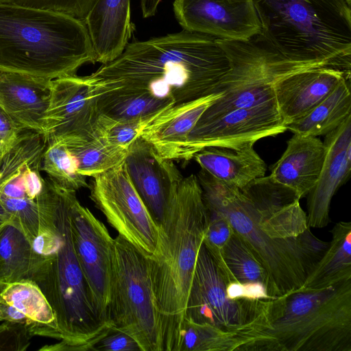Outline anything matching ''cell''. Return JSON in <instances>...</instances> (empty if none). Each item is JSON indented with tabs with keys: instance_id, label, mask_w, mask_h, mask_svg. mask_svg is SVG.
<instances>
[{
	"instance_id": "6da1fadb",
	"label": "cell",
	"mask_w": 351,
	"mask_h": 351,
	"mask_svg": "<svg viewBox=\"0 0 351 351\" xmlns=\"http://www.w3.org/2000/svg\"><path fill=\"white\" fill-rule=\"evenodd\" d=\"M206 208L225 217L265 269L275 299L302 288L329 242L316 237L300 199L269 176L242 189L201 169Z\"/></svg>"
},
{
	"instance_id": "7a4b0ae2",
	"label": "cell",
	"mask_w": 351,
	"mask_h": 351,
	"mask_svg": "<svg viewBox=\"0 0 351 351\" xmlns=\"http://www.w3.org/2000/svg\"><path fill=\"white\" fill-rule=\"evenodd\" d=\"M229 68L217 38L182 29L129 43L116 59L84 77L97 90H146L178 105L215 93Z\"/></svg>"
},
{
	"instance_id": "3957f363",
	"label": "cell",
	"mask_w": 351,
	"mask_h": 351,
	"mask_svg": "<svg viewBox=\"0 0 351 351\" xmlns=\"http://www.w3.org/2000/svg\"><path fill=\"white\" fill-rule=\"evenodd\" d=\"M206 225L202 188L197 176L191 174L173 195L158 225L156 250L147 257L160 351H176Z\"/></svg>"
},
{
	"instance_id": "277c9868",
	"label": "cell",
	"mask_w": 351,
	"mask_h": 351,
	"mask_svg": "<svg viewBox=\"0 0 351 351\" xmlns=\"http://www.w3.org/2000/svg\"><path fill=\"white\" fill-rule=\"evenodd\" d=\"M88 62L95 56L84 21L0 3V71L54 80L76 75Z\"/></svg>"
},
{
	"instance_id": "5b68a950",
	"label": "cell",
	"mask_w": 351,
	"mask_h": 351,
	"mask_svg": "<svg viewBox=\"0 0 351 351\" xmlns=\"http://www.w3.org/2000/svg\"><path fill=\"white\" fill-rule=\"evenodd\" d=\"M53 186L54 221L60 241L51 254L43 256L32 280L51 306L62 338L60 342L40 350H91L111 325L96 303L73 248L71 210L76 191L55 182Z\"/></svg>"
},
{
	"instance_id": "8992f818",
	"label": "cell",
	"mask_w": 351,
	"mask_h": 351,
	"mask_svg": "<svg viewBox=\"0 0 351 351\" xmlns=\"http://www.w3.org/2000/svg\"><path fill=\"white\" fill-rule=\"evenodd\" d=\"M261 36L283 56L350 72L351 0H252Z\"/></svg>"
},
{
	"instance_id": "52a82bcc",
	"label": "cell",
	"mask_w": 351,
	"mask_h": 351,
	"mask_svg": "<svg viewBox=\"0 0 351 351\" xmlns=\"http://www.w3.org/2000/svg\"><path fill=\"white\" fill-rule=\"evenodd\" d=\"M256 351H351V280L272 300Z\"/></svg>"
},
{
	"instance_id": "ba28073f",
	"label": "cell",
	"mask_w": 351,
	"mask_h": 351,
	"mask_svg": "<svg viewBox=\"0 0 351 351\" xmlns=\"http://www.w3.org/2000/svg\"><path fill=\"white\" fill-rule=\"evenodd\" d=\"M229 60V70L215 93H222L197 123L219 117L235 109L260 105L275 99L274 85L293 73L324 64L293 60L258 34L247 40L218 39Z\"/></svg>"
},
{
	"instance_id": "9c48e42d",
	"label": "cell",
	"mask_w": 351,
	"mask_h": 351,
	"mask_svg": "<svg viewBox=\"0 0 351 351\" xmlns=\"http://www.w3.org/2000/svg\"><path fill=\"white\" fill-rule=\"evenodd\" d=\"M45 147L40 134L25 130L0 166V220L16 225L32 244L40 232L55 227L54 191L40 173Z\"/></svg>"
},
{
	"instance_id": "30bf717a",
	"label": "cell",
	"mask_w": 351,
	"mask_h": 351,
	"mask_svg": "<svg viewBox=\"0 0 351 351\" xmlns=\"http://www.w3.org/2000/svg\"><path fill=\"white\" fill-rule=\"evenodd\" d=\"M272 299H230L226 283L202 243L189 289L185 317L237 334L242 351H252L270 324Z\"/></svg>"
},
{
	"instance_id": "8fae6325",
	"label": "cell",
	"mask_w": 351,
	"mask_h": 351,
	"mask_svg": "<svg viewBox=\"0 0 351 351\" xmlns=\"http://www.w3.org/2000/svg\"><path fill=\"white\" fill-rule=\"evenodd\" d=\"M114 243L109 322L135 339L142 351H160L147 257L119 234Z\"/></svg>"
},
{
	"instance_id": "7c38bea8",
	"label": "cell",
	"mask_w": 351,
	"mask_h": 351,
	"mask_svg": "<svg viewBox=\"0 0 351 351\" xmlns=\"http://www.w3.org/2000/svg\"><path fill=\"white\" fill-rule=\"evenodd\" d=\"M90 197L120 236L147 257L155 252L159 226L128 176L123 161L93 178Z\"/></svg>"
},
{
	"instance_id": "4fadbf2b",
	"label": "cell",
	"mask_w": 351,
	"mask_h": 351,
	"mask_svg": "<svg viewBox=\"0 0 351 351\" xmlns=\"http://www.w3.org/2000/svg\"><path fill=\"white\" fill-rule=\"evenodd\" d=\"M287 130L275 99L260 105L235 109L195 125L189 136L186 160L193 159L197 152L207 147L237 148Z\"/></svg>"
},
{
	"instance_id": "5bb4252c",
	"label": "cell",
	"mask_w": 351,
	"mask_h": 351,
	"mask_svg": "<svg viewBox=\"0 0 351 351\" xmlns=\"http://www.w3.org/2000/svg\"><path fill=\"white\" fill-rule=\"evenodd\" d=\"M71 229L78 263L99 310L108 320L114 239L104 224L83 206L77 197L71 206Z\"/></svg>"
},
{
	"instance_id": "9a60e30c",
	"label": "cell",
	"mask_w": 351,
	"mask_h": 351,
	"mask_svg": "<svg viewBox=\"0 0 351 351\" xmlns=\"http://www.w3.org/2000/svg\"><path fill=\"white\" fill-rule=\"evenodd\" d=\"M183 29L227 40H247L261 32L252 0H175Z\"/></svg>"
},
{
	"instance_id": "2e32d148",
	"label": "cell",
	"mask_w": 351,
	"mask_h": 351,
	"mask_svg": "<svg viewBox=\"0 0 351 351\" xmlns=\"http://www.w3.org/2000/svg\"><path fill=\"white\" fill-rule=\"evenodd\" d=\"M99 114L96 95L84 76L52 80L43 135L45 142L96 135Z\"/></svg>"
},
{
	"instance_id": "e0dca14e",
	"label": "cell",
	"mask_w": 351,
	"mask_h": 351,
	"mask_svg": "<svg viewBox=\"0 0 351 351\" xmlns=\"http://www.w3.org/2000/svg\"><path fill=\"white\" fill-rule=\"evenodd\" d=\"M124 162L133 186L159 225L184 177L173 160L160 157L141 136L130 145Z\"/></svg>"
},
{
	"instance_id": "ac0fdd59",
	"label": "cell",
	"mask_w": 351,
	"mask_h": 351,
	"mask_svg": "<svg viewBox=\"0 0 351 351\" xmlns=\"http://www.w3.org/2000/svg\"><path fill=\"white\" fill-rule=\"evenodd\" d=\"M326 155L318 180L307 195V220L311 228H322L330 222V206L337 191L351 173V115L325 135Z\"/></svg>"
},
{
	"instance_id": "d6986e66",
	"label": "cell",
	"mask_w": 351,
	"mask_h": 351,
	"mask_svg": "<svg viewBox=\"0 0 351 351\" xmlns=\"http://www.w3.org/2000/svg\"><path fill=\"white\" fill-rule=\"evenodd\" d=\"M347 78H350V72L319 67L278 81L274 87L275 100L286 125L305 116Z\"/></svg>"
},
{
	"instance_id": "ffe728a7",
	"label": "cell",
	"mask_w": 351,
	"mask_h": 351,
	"mask_svg": "<svg viewBox=\"0 0 351 351\" xmlns=\"http://www.w3.org/2000/svg\"><path fill=\"white\" fill-rule=\"evenodd\" d=\"M221 95V92L213 93L167 109L145 125L140 136L148 141L160 157L187 161L191 132L204 111Z\"/></svg>"
},
{
	"instance_id": "44dd1931",
	"label": "cell",
	"mask_w": 351,
	"mask_h": 351,
	"mask_svg": "<svg viewBox=\"0 0 351 351\" xmlns=\"http://www.w3.org/2000/svg\"><path fill=\"white\" fill-rule=\"evenodd\" d=\"M51 81L0 71V107L24 130L43 136Z\"/></svg>"
},
{
	"instance_id": "7402d4cb",
	"label": "cell",
	"mask_w": 351,
	"mask_h": 351,
	"mask_svg": "<svg viewBox=\"0 0 351 351\" xmlns=\"http://www.w3.org/2000/svg\"><path fill=\"white\" fill-rule=\"evenodd\" d=\"M84 22L88 29L95 62H110L119 56L134 30L130 0H97Z\"/></svg>"
},
{
	"instance_id": "603a6c76",
	"label": "cell",
	"mask_w": 351,
	"mask_h": 351,
	"mask_svg": "<svg viewBox=\"0 0 351 351\" xmlns=\"http://www.w3.org/2000/svg\"><path fill=\"white\" fill-rule=\"evenodd\" d=\"M326 155L318 137L293 136L280 159L271 167L270 178L291 190L300 199L315 185Z\"/></svg>"
},
{
	"instance_id": "cb8c5ba5",
	"label": "cell",
	"mask_w": 351,
	"mask_h": 351,
	"mask_svg": "<svg viewBox=\"0 0 351 351\" xmlns=\"http://www.w3.org/2000/svg\"><path fill=\"white\" fill-rule=\"evenodd\" d=\"M254 145L249 143L237 148L207 147L197 152L193 159L215 178L242 189L264 177L267 171V165Z\"/></svg>"
},
{
	"instance_id": "d4e9b609",
	"label": "cell",
	"mask_w": 351,
	"mask_h": 351,
	"mask_svg": "<svg viewBox=\"0 0 351 351\" xmlns=\"http://www.w3.org/2000/svg\"><path fill=\"white\" fill-rule=\"evenodd\" d=\"M0 301L14 306L29 319L33 336L62 339L56 314L33 280H21L0 285Z\"/></svg>"
},
{
	"instance_id": "484cf974",
	"label": "cell",
	"mask_w": 351,
	"mask_h": 351,
	"mask_svg": "<svg viewBox=\"0 0 351 351\" xmlns=\"http://www.w3.org/2000/svg\"><path fill=\"white\" fill-rule=\"evenodd\" d=\"M332 240L307 276L302 289H321L351 280V222L339 221Z\"/></svg>"
},
{
	"instance_id": "4316f807",
	"label": "cell",
	"mask_w": 351,
	"mask_h": 351,
	"mask_svg": "<svg viewBox=\"0 0 351 351\" xmlns=\"http://www.w3.org/2000/svg\"><path fill=\"white\" fill-rule=\"evenodd\" d=\"M43 259L16 225L0 220V285L32 280Z\"/></svg>"
},
{
	"instance_id": "83f0119b",
	"label": "cell",
	"mask_w": 351,
	"mask_h": 351,
	"mask_svg": "<svg viewBox=\"0 0 351 351\" xmlns=\"http://www.w3.org/2000/svg\"><path fill=\"white\" fill-rule=\"evenodd\" d=\"M93 89L99 112L117 120H152L175 106L171 99L160 98L146 90Z\"/></svg>"
},
{
	"instance_id": "f1b7e54d",
	"label": "cell",
	"mask_w": 351,
	"mask_h": 351,
	"mask_svg": "<svg viewBox=\"0 0 351 351\" xmlns=\"http://www.w3.org/2000/svg\"><path fill=\"white\" fill-rule=\"evenodd\" d=\"M351 115L350 78L344 79L323 101L287 130L302 136L326 135Z\"/></svg>"
},
{
	"instance_id": "f546056e",
	"label": "cell",
	"mask_w": 351,
	"mask_h": 351,
	"mask_svg": "<svg viewBox=\"0 0 351 351\" xmlns=\"http://www.w3.org/2000/svg\"><path fill=\"white\" fill-rule=\"evenodd\" d=\"M75 158L79 172L93 178L124 161L128 149L97 135L72 136L61 140Z\"/></svg>"
},
{
	"instance_id": "4dcf8cb0",
	"label": "cell",
	"mask_w": 351,
	"mask_h": 351,
	"mask_svg": "<svg viewBox=\"0 0 351 351\" xmlns=\"http://www.w3.org/2000/svg\"><path fill=\"white\" fill-rule=\"evenodd\" d=\"M226 284L236 281L243 285L261 284L267 287L271 299V288L267 274L243 239L234 231L221 252L217 265Z\"/></svg>"
},
{
	"instance_id": "1f68e13d",
	"label": "cell",
	"mask_w": 351,
	"mask_h": 351,
	"mask_svg": "<svg viewBox=\"0 0 351 351\" xmlns=\"http://www.w3.org/2000/svg\"><path fill=\"white\" fill-rule=\"evenodd\" d=\"M236 334L184 318L176 351H237Z\"/></svg>"
},
{
	"instance_id": "d6a6232c",
	"label": "cell",
	"mask_w": 351,
	"mask_h": 351,
	"mask_svg": "<svg viewBox=\"0 0 351 351\" xmlns=\"http://www.w3.org/2000/svg\"><path fill=\"white\" fill-rule=\"evenodd\" d=\"M41 170L45 171L53 182L66 189L76 191L82 188H90L86 177L78 171L75 158L60 141L46 143Z\"/></svg>"
},
{
	"instance_id": "836d02e7",
	"label": "cell",
	"mask_w": 351,
	"mask_h": 351,
	"mask_svg": "<svg viewBox=\"0 0 351 351\" xmlns=\"http://www.w3.org/2000/svg\"><path fill=\"white\" fill-rule=\"evenodd\" d=\"M153 120V119H152ZM150 119L117 120L99 112L95 123V134L115 145L128 148Z\"/></svg>"
},
{
	"instance_id": "e575fe53",
	"label": "cell",
	"mask_w": 351,
	"mask_h": 351,
	"mask_svg": "<svg viewBox=\"0 0 351 351\" xmlns=\"http://www.w3.org/2000/svg\"><path fill=\"white\" fill-rule=\"evenodd\" d=\"M206 225L203 239L205 245L217 265L221 263L223 247L234 232L228 219L219 213L206 208Z\"/></svg>"
},
{
	"instance_id": "d590c367",
	"label": "cell",
	"mask_w": 351,
	"mask_h": 351,
	"mask_svg": "<svg viewBox=\"0 0 351 351\" xmlns=\"http://www.w3.org/2000/svg\"><path fill=\"white\" fill-rule=\"evenodd\" d=\"M97 0H0V3L63 12L80 19H85Z\"/></svg>"
},
{
	"instance_id": "8d00e7d4",
	"label": "cell",
	"mask_w": 351,
	"mask_h": 351,
	"mask_svg": "<svg viewBox=\"0 0 351 351\" xmlns=\"http://www.w3.org/2000/svg\"><path fill=\"white\" fill-rule=\"evenodd\" d=\"M32 337L27 324L5 321L0 324V351H25Z\"/></svg>"
},
{
	"instance_id": "74e56055",
	"label": "cell",
	"mask_w": 351,
	"mask_h": 351,
	"mask_svg": "<svg viewBox=\"0 0 351 351\" xmlns=\"http://www.w3.org/2000/svg\"><path fill=\"white\" fill-rule=\"evenodd\" d=\"M97 351H142L132 336L112 326L92 347Z\"/></svg>"
},
{
	"instance_id": "f35d334b",
	"label": "cell",
	"mask_w": 351,
	"mask_h": 351,
	"mask_svg": "<svg viewBox=\"0 0 351 351\" xmlns=\"http://www.w3.org/2000/svg\"><path fill=\"white\" fill-rule=\"evenodd\" d=\"M1 107H0V140L6 143H14L21 134L25 132Z\"/></svg>"
},
{
	"instance_id": "ab89813d",
	"label": "cell",
	"mask_w": 351,
	"mask_h": 351,
	"mask_svg": "<svg viewBox=\"0 0 351 351\" xmlns=\"http://www.w3.org/2000/svg\"><path fill=\"white\" fill-rule=\"evenodd\" d=\"M16 322L27 324L29 329V319L14 306L0 301V322ZM31 331V330H30Z\"/></svg>"
},
{
	"instance_id": "60d3db41",
	"label": "cell",
	"mask_w": 351,
	"mask_h": 351,
	"mask_svg": "<svg viewBox=\"0 0 351 351\" xmlns=\"http://www.w3.org/2000/svg\"><path fill=\"white\" fill-rule=\"evenodd\" d=\"M162 0H141V9L144 18L152 17L157 12Z\"/></svg>"
},
{
	"instance_id": "b9f144b4",
	"label": "cell",
	"mask_w": 351,
	"mask_h": 351,
	"mask_svg": "<svg viewBox=\"0 0 351 351\" xmlns=\"http://www.w3.org/2000/svg\"><path fill=\"white\" fill-rule=\"evenodd\" d=\"M14 143H10L0 140V166L5 156L6 155L9 149L12 147V146L14 144Z\"/></svg>"
},
{
	"instance_id": "7bdbcfd3",
	"label": "cell",
	"mask_w": 351,
	"mask_h": 351,
	"mask_svg": "<svg viewBox=\"0 0 351 351\" xmlns=\"http://www.w3.org/2000/svg\"><path fill=\"white\" fill-rule=\"evenodd\" d=\"M229 1H233V2H235V1H246V0H228Z\"/></svg>"
}]
</instances>
